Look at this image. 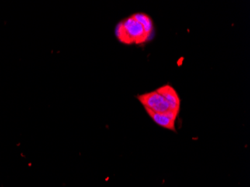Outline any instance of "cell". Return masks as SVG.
I'll return each instance as SVG.
<instances>
[{"label":"cell","instance_id":"obj_1","mask_svg":"<svg viewBox=\"0 0 250 187\" xmlns=\"http://www.w3.org/2000/svg\"><path fill=\"white\" fill-rule=\"evenodd\" d=\"M115 34L119 42L126 45L143 44L149 42L152 36L146 30L133 15L118 23Z\"/></svg>","mask_w":250,"mask_h":187},{"label":"cell","instance_id":"obj_2","mask_svg":"<svg viewBox=\"0 0 250 187\" xmlns=\"http://www.w3.org/2000/svg\"><path fill=\"white\" fill-rule=\"evenodd\" d=\"M145 109H148L157 113H166L170 111L167 101L157 91L145 93L137 97Z\"/></svg>","mask_w":250,"mask_h":187},{"label":"cell","instance_id":"obj_3","mask_svg":"<svg viewBox=\"0 0 250 187\" xmlns=\"http://www.w3.org/2000/svg\"><path fill=\"white\" fill-rule=\"evenodd\" d=\"M156 91L167 101L170 111L178 115L181 108V100L175 88L170 85H165L157 88Z\"/></svg>","mask_w":250,"mask_h":187},{"label":"cell","instance_id":"obj_4","mask_svg":"<svg viewBox=\"0 0 250 187\" xmlns=\"http://www.w3.org/2000/svg\"><path fill=\"white\" fill-rule=\"evenodd\" d=\"M146 109L147 115H149L151 119L159 126L172 130V131H175V121H176L177 117L178 116V115L173 113L171 111H168L166 113H157V112H152L148 109Z\"/></svg>","mask_w":250,"mask_h":187},{"label":"cell","instance_id":"obj_5","mask_svg":"<svg viewBox=\"0 0 250 187\" xmlns=\"http://www.w3.org/2000/svg\"><path fill=\"white\" fill-rule=\"evenodd\" d=\"M133 16L139 22H141L148 33L152 35L154 32V24H153L152 20L148 15L143 13H136L134 14Z\"/></svg>","mask_w":250,"mask_h":187}]
</instances>
